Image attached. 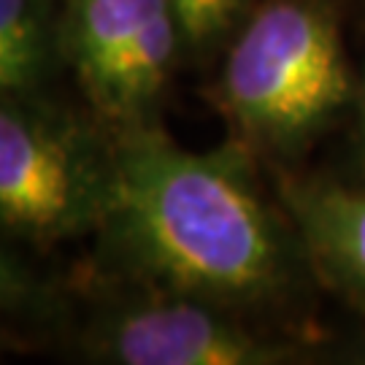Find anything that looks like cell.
<instances>
[{"mask_svg": "<svg viewBox=\"0 0 365 365\" xmlns=\"http://www.w3.org/2000/svg\"><path fill=\"white\" fill-rule=\"evenodd\" d=\"M360 146H363V165H365V90H363V130H360Z\"/></svg>", "mask_w": 365, "mask_h": 365, "instance_id": "cell-10", "label": "cell"}, {"mask_svg": "<svg viewBox=\"0 0 365 365\" xmlns=\"http://www.w3.org/2000/svg\"><path fill=\"white\" fill-rule=\"evenodd\" d=\"M98 233L128 282L230 312L287 298L298 279L295 238L260 192L241 141L192 152L152 125L117 130Z\"/></svg>", "mask_w": 365, "mask_h": 365, "instance_id": "cell-1", "label": "cell"}, {"mask_svg": "<svg viewBox=\"0 0 365 365\" xmlns=\"http://www.w3.org/2000/svg\"><path fill=\"white\" fill-rule=\"evenodd\" d=\"M249 0H168L179 22L184 52L206 54L233 38L247 19Z\"/></svg>", "mask_w": 365, "mask_h": 365, "instance_id": "cell-8", "label": "cell"}, {"mask_svg": "<svg viewBox=\"0 0 365 365\" xmlns=\"http://www.w3.org/2000/svg\"><path fill=\"white\" fill-rule=\"evenodd\" d=\"M282 197L317 265L365 298V190L289 179Z\"/></svg>", "mask_w": 365, "mask_h": 365, "instance_id": "cell-6", "label": "cell"}, {"mask_svg": "<svg viewBox=\"0 0 365 365\" xmlns=\"http://www.w3.org/2000/svg\"><path fill=\"white\" fill-rule=\"evenodd\" d=\"M84 352L117 365H274L295 349L260 336L225 306L135 284L133 295L92 314Z\"/></svg>", "mask_w": 365, "mask_h": 365, "instance_id": "cell-5", "label": "cell"}, {"mask_svg": "<svg viewBox=\"0 0 365 365\" xmlns=\"http://www.w3.org/2000/svg\"><path fill=\"white\" fill-rule=\"evenodd\" d=\"M68 0H0V95L41 92L63 63Z\"/></svg>", "mask_w": 365, "mask_h": 365, "instance_id": "cell-7", "label": "cell"}, {"mask_svg": "<svg viewBox=\"0 0 365 365\" xmlns=\"http://www.w3.org/2000/svg\"><path fill=\"white\" fill-rule=\"evenodd\" d=\"M114 138L41 92L0 95V225L49 249L101 227Z\"/></svg>", "mask_w": 365, "mask_h": 365, "instance_id": "cell-3", "label": "cell"}, {"mask_svg": "<svg viewBox=\"0 0 365 365\" xmlns=\"http://www.w3.org/2000/svg\"><path fill=\"white\" fill-rule=\"evenodd\" d=\"M63 63L111 130L149 125L184 41L168 0H68Z\"/></svg>", "mask_w": 365, "mask_h": 365, "instance_id": "cell-4", "label": "cell"}, {"mask_svg": "<svg viewBox=\"0 0 365 365\" xmlns=\"http://www.w3.org/2000/svg\"><path fill=\"white\" fill-rule=\"evenodd\" d=\"M3 225H0V309H19L22 303L33 300L36 287L27 276L25 265L11 255V249L3 241Z\"/></svg>", "mask_w": 365, "mask_h": 365, "instance_id": "cell-9", "label": "cell"}, {"mask_svg": "<svg viewBox=\"0 0 365 365\" xmlns=\"http://www.w3.org/2000/svg\"><path fill=\"white\" fill-rule=\"evenodd\" d=\"M352 98L336 16L322 0H265L227 41L214 103L249 149H295Z\"/></svg>", "mask_w": 365, "mask_h": 365, "instance_id": "cell-2", "label": "cell"}]
</instances>
